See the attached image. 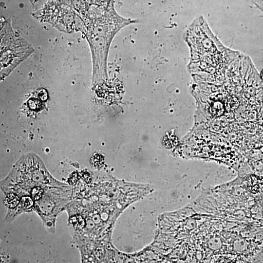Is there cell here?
Masks as SVG:
<instances>
[{
    "label": "cell",
    "mask_w": 263,
    "mask_h": 263,
    "mask_svg": "<svg viewBox=\"0 0 263 263\" xmlns=\"http://www.w3.org/2000/svg\"><path fill=\"white\" fill-rule=\"evenodd\" d=\"M134 22L119 15L113 4H94L88 8L81 19L79 31L89 43L95 75L106 73L109 48L116 34L121 28Z\"/></svg>",
    "instance_id": "obj_1"
},
{
    "label": "cell",
    "mask_w": 263,
    "mask_h": 263,
    "mask_svg": "<svg viewBox=\"0 0 263 263\" xmlns=\"http://www.w3.org/2000/svg\"><path fill=\"white\" fill-rule=\"evenodd\" d=\"M184 38L190 49V71L209 73L223 66L231 50L225 47L214 35L202 18L195 19L186 30Z\"/></svg>",
    "instance_id": "obj_2"
},
{
    "label": "cell",
    "mask_w": 263,
    "mask_h": 263,
    "mask_svg": "<svg viewBox=\"0 0 263 263\" xmlns=\"http://www.w3.org/2000/svg\"><path fill=\"white\" fill-rule=\"evenodd\" d=\"M10 183V189L7 193L14 192L18 188L27 192L36 186L67 188L66 184L54 179L48 172L41 160L34 155H26L18 162L5 179ZM30 193V192H29Z\"/></svg>",
    "instance_id": "obj_3"
},
{
    "label": "cell",
    "mask_w": 263,
    "mask_h": 263,
    "mask_svg": "<svg viewBox=\"0 0 263 263\" xmlns=\"http://www.w3.org/2000/svg\"><path fill=\"white\" fill-rule=\"evenodd\" d=\"M34 51L32 46L13 30L8 19L0 30V77L7 76Z\"/></svg>",
    "instance_id": "obj_4"
},
{
    "label": "cell",
    "mask_w": 263,
    "mask_h": 263,
    "mask_svg": "<svg viewBox=\"0 0 263 263\" xmlns=\"http://www.w3.org/2000/svg\"><path fill=\"white\" fill-rule=\"evenodd\" d=\"M20 198L14 192L7 193L4 199V204L9 210H14L19 205Z\"/></svg>",
    "instance_id": "obj_5"
},
{
    "label": "cell",
    "mask_w": 263,
    "mask_h": 263,
    "mask_svg": "<svg viewBox=\"0 0 263 263\" xmlns=\"http://www.w3.org/2000/svg\"><path fill=\"white\" fill-rule=\"evenodd\" d=\"M19 206L22 211H30L34 209L35 201L30 195H23L20 197Z\"/></svg>",
    "instance_id": "obj_6"
},
{
    "label": "cell",
    "mask_w": 263,
    "mask_h": 263,
    "mask_svg": "<svg viewBox=\"0 0 263 263\" xmlns=\"http://www.w3.org/2000/svg\"><path fill=\"white\" fill-rule=\"evenodd\" d=\"M44 191L45 187L41 186H36L31 189L29 194L35 202L42 198L44 193Z\"/></svg>",
    "instance_id": "obj_7"
},
{
    "label": "cell",
    "mask_w": 263,
    "mask_h": 263,
    "mask_svg": "<svg viewBox=\"0 0 263 263\" xmlns=\"http://www.w3.org/2000/svg\"><path fill=\"white\" fill-rule=\"evenodd\" d=\"M37 95L38 97L42 101L45 100L47 98V94L45 90L43 89H39L38 93Z\"/></svg>",
    "instance_id": "obj_8"
},
{
    "label": "cell",
    "mask_w": 263,
    "mask_h": 263,
    "mask_svg": "<svg viewBox=\"0 0 263 263\" xmlns=\"http://www.w3.org/2000/svg\"><path fill=\"white\" fill-rule=\"evenodd\" d=\"M38 103H39V102L38 101H37V100H34V101H32L31 100H30V101H29L30 106L31 108H32V109L37 108V105L36 104H38Z\"/></svg>",
    "instance_id": "obj_9"
}]
</instances>
